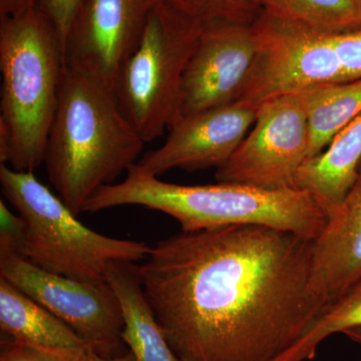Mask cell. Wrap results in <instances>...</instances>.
I'll return each instance as SVG.
<instances>
[{
  "label": "cell",
  "instance_id": "25",
  "mask_svg": "<svg viewBox=\"0 0 361 361\" xmlns=\"http://www.w3.org/2000/svg\"><path fill=\"white\" fill-rule=\"evenodd\" d=\"M37 2V0H0V20L35 8Z\"/></svg>",
  "mask_w": 361,
  "mask_h": 361
},
{
  "label": "cell",
  "instance_id": "5",
  "mask_svg": "<svg viewBox=\"0 0 361 361\" xmlns=\"http://www.w3.org/2000/svg\"><path fill=\"white\" fill-rule=\"evenodd\" d=\"M0 183L4 196L23 221L18 254L47 272L80 281H106L111 263L139 262L151 251L144 242L92 231L33 172L1 164Z\"/></svg>",
  "mask_w": 361,
  "mask_h": 361
},
{
  "label": "cell",
  "instance_id": "3",
  "mask_svg": "<svg viewBox=\"0 0 361 361\" xmlns=\"http://www.w3.org/2000/svg\"><path fill=\"white\" fill-rule=\"evenodd\" d=\"M120 206H142L167 214L185 232L260 225L314 240L327 223L314 199L297 188L270 190L221 182L186 186L144 174L135 165L122 182L97 190L84 212Z\"/></svg>",
  "mask_w": 361,
  "mask_h": 361
},
{
  "label": "cell",
  "instance_id": "27",
  "mask_svg": "<svg viewBox=\"0 0 361 361\" xmlns=\"http://www.w3.org/2000/svg\"><path fill=\"white\" fill-rule=\"evenodd\" d=\"M342 334L348 337L349 341L355 342L361 348V329L348 330V331L343 332Z\"/></svg>",
  "mask_w": 361,
  "mask_h": 361
},
{
  "label": "cell",
  "instance_id": "7",
  "mask_svg": "<svg viewBox=\"0 0 361 361\" xmlns=\"http://www.w3.org/2000/svg\"><path fill=\"white\" fill-rule=\"evenodd\" d=\"M252 28L256 52L237 103L257 111L278 97L348 82L336 33L292 25L263 11Z\"/></svg>",
  "mask_w": 361,
  "mask_h": 361
},
{
  "label": "cell",
  "instance_id": "10",
  "mask_svg": "<svg viewBox=\"0 0 361 361\" xmlns=\"http://www.w3.org/2000/svg\"><path fill=\"white\" fill-rule=\"evenodd\" d=\"M159 0H87L65 45V65L114 92Z\"/></svg>",
  "mask_w": 361,
  "mask_h": 361
},
{
  "label": "cell",
  "instance_id": "4",
  "mask_svg": "<svg viewBox=\"0 0 361 361\" xmlns=\"http://www.w3.org/2000/svg\"><path fill=\"white\" fill-rule=\"evenodd\" d=\"M65 66L58 32L37 7L0 20V163L20 172L44 163Z\"/></svg>",
  "mask_w": 361,
  "mask_h": 361
},
{
  "label": "cell",
  "instance_id": "8",
  "mask_svg": "<svg viewBox=\"0 0 361 361\" xmlns=\"http://www.w3.org/2000/svg\"><path fill=\"white\" fill-rule=\"evenodd\" d=\"M0 276L65 322L96 355L114 358L129 351L120 301L108 281L47 272L16 252H0Z\"/></svg>",
  "mask_w": 361,
  "mask_h": 361
},
{
  "label": "cell",
  "instance_id": "20",
  "mask_svg": "<svg viewBox=\"0 0 361 361\" xmlns=\"http://www.w3.org/2000/svg\"><path fill=\"white\" fill-rule=\"evenodd\" d=\"M190 18L201 21L251 23L261 13L255 0H164Z\"/></svg>",
  "mask_w": 361,
  "mask_h": 361
},
{
  "label": "cell",
  "instance_id": "12",
  "mask_svg": "<svg viewBox=\"0 0 361 361\" xmlns=\"http://www.w3.org/2000/svg\"><path fill=\"white\" fill-rule=\"evenodd\" d=\"M257 111L235 103L180 116L169 128L165 144L135 164L144 174L160 178L169 171L218 169L229 160L255 122Z\"/></svg>",
  "mask_w": 361,
  "mask_h": 361
},
{
  "label": "cell",
  "instance_id": "9",
  "mask_svg": "<svg viewBox=\"0 0 361 361\" xmlns=\"http://www.w3.org/2000/svg\"><path fill=\"white\" fill-rule=\"evenodd\" d=\"M310 151V128L303 94L278 97L261 106L255 122L216 180L278 190L296 188Z\"/></svg>",
  "mask_w": 361,
  "mask_h": 361
},
{
  "label": "cell",
  "instance_id": "21",
  "mask_svg": "<svg viewBox=\"0 0 361 361\" xmlns=\"http://www.w3.org/2000/svg\"><path fill=\"white\" fill-rule=\"evenodd\" d=\"M87 350L84 353H61L33 348L6 338L1 341L0 361H84Z\"/></svg>",
  "mask_w": 361,
  "mask_h": 361
},
{
  "label": "cell",
  "instance_id": "14",
  "mask_svg": "<svg viewBox=\"0 0 361 361\" xmlns=\"http://www.w3.org/2000/svg\"><path fill=\"white\" fill-rule=\"evenodd\" d=\"M361 166V115L336 135L322 153L307 159L295 187L314 199L327 220L355 184Z\"/></svg>",
  "mask_w": 361,
  "mask_h": 361
},
{
  "label": "cell",
  "instance_id": "11",
  "mask_svg": "<svg viewBox=\"0 0 361 361\" xmlns=\"http://www.w3.org/2000/svg\"><path fill=\"white\" fill-rule=\"evenodd\" d=\"M255 52L252 23H204L183 78L177 118L235 103Z\"/></svg>",
  "mask_w": 361,
  "mask_h": 361
},
{
  "label": "cell",
  "instance_id": "13",
  "mask_svg": "<svg viewBox=\"0 0 361 361\" xmlns=\"http://www.w3.org/2000/svg\"><path fill=\"white\" fill-rule=\"evenodd\" d=\"M360 281L361 166L341 205L313 240L310 288L322 311Z\"/></svg>",
  "mask_w": 361,
  "mask_h": 361
},
{
  "label": "cell",
  "instance_id": "22",
  "mask_svg": "<svg viewBox=\"0 0 361 361\" xmlns=\"http://www.w3.org/2000/svg\"><path fill=\"white\" fill-rule=\"evenodd\" d=\"M87 0H37V7L56 28L63 51L73 21Z\"/></svg>",
  "mask_w": 361,
  "mask_h": 361
},
{
  "label": "cell",
  "instance_id": "26",
  "mask_svg": "<svg viewBox=\"0 0 361 361\" xmlns=\"http://www.w3.org/2000/svg\"><path fill=\"white\" fill-rule=\"evenodd\" d=\"M84 361H134V356H133L130 351H128L126 355L118 356V357L104 358L96 355L94 351L89 349L87 355L85 356Z\"/></svg>",
  "mask_w": 361,
  "mask_h": 361
},
{
  "label": "cell",
  "instance_id": "1",
  "mask_svg": "<svg viewBox=\"0 0 361 361\" xmlns=\"http://www.w3.org/2000/svg\"><path fill=\"white\" fill-rule=\"evenodd\" d=\"M313 240L260 225L180 231L137 265L166 338L182 361H275L320 307Z\"/></svg>",
  "mask_w": 361,
  "mask_h": 361
},
{
  "label": "cell",
  "instance_id": "18",
  "mask_svg": "<svg viewBox=\"0 0 361 361\" xmlns=\"http://www.w3.org/2000/svg\"><path fill=\"white\" fill-rule=\"evenodd\" d=\"M272 18L318 32L361 30V0H255Z\"/></svg>",
  "mask_w": 361,
  "mask_h": 361
},
{
  "label": "cell",
  "instance_id": "2",
  "mask_svg": "<svg viewBox=\"0 0 361 361\" xmlns=\"http://www.w3.org/2000/svg\"><path fill=\"white\" fill-rule=\"evenodd\" d=\"M145 142L111 90L65 66L44 163L73 213L84 212L97 190L137 164Z\"/></svg>",
  "mask_w": 361,
  "mask_h": 361
},
{
  "label": "cell",
  "instance_id": "23",
  "mask_svg": "<svg viewBox=\"0 0 361 361\" xmlns=\"http://www.w3.org/2000/svg\"><path fill=\"white\" fill-rule=\"evenodd\" d=\"M336 45L348 80L361 78V30L337 33Z\"/></svg>",
  "mask_w": 361,
  "mask_h": 361
},
{
  "label": "cell",
  "instance_id": "19",
  "mask_svg": "<svg viewBox=\"0 0 361 361\" xmlns=\"http://www.w3.org/2000/svg\"><path fill=\"white\" fill-rule=\"evenodd\" d=\"M361 329V281L319 313L290 348L275 361L312 360L325 339Z\"/></svg>",
  "mask_w": 361,
  "mask_h": 361
},
{
  "label": "cell",
  "instance_id": "17",
  "mask_svg": "<svg viewBox=\"0 0 361 361\" xmlns=\"http://www.w3.org/2000/svg\"><path fill=\"white\" fill-rule=\"evenodd\" d=\"M310 128L308 159L322 153L334 137L361 115V78L303 92Z\"/></svg>",
  "mask_w": 361,
  "mask_h": 361
},
{
  "label": "cell",
  "instance_id": "15",
  "mask_svg": "<svg viewBox=\"0 0 361 361\" xmlns=\"http://www.w3.org/2000/svg\"><path fill=\"white\" fill-rule=\"evenodd\" d=\"M106 280L115 291L123 318V339L134 361H182L166 338L140 281L137 265L115 262Z\"/></svg>",
  "mask_w": 361,
  "mask_h": 361
},
{
  "label": "cell",
  "instance_id": "16",
  "mask_svg": "<svg viewBox=\"0 0 361 361\" xmlns=\"http://www.w3.org/2000/svg\"><path fill=\"white\" fill-rule=\"evenodd\" d=\"M0 329L8 338L33 348L71 353L90 349L65 322L1 276Z\"/></svg>",
  "mask_w": 361,
  "mask_h": 361
},
{
  "label": "cell",
  "instance_id": "6",
  "mask_svg": "<svg viewBox=\"0 0 361 361\" xmlns=\"http://www.w3.org/2000/svg\"><path fill=\"white\" fill-rule=\"evenodd\" d=\"M203 25L159 0L121 68L114 94L146 142L161 137L177 118L183 78Z\"/></svg>",
  "mask_w": 361,
  "mask_h": 361
},
{
  "label": "cell",
  "instance_id": "24",
  "mask_svg": "<svg viewBox=\"0 0 361 361\" xmlns=\"http://www.w3.org/2000/svg\"><path fill=\"white\" fill-rule=\"evenodd\" d=\"M0 213H1L0 252H16L18 254L23 235V221L20 215H13L4 201L0 202Z\"/></svg>",
  "mask_w": 361,
  "mask_h": 361
}]
</instances>
